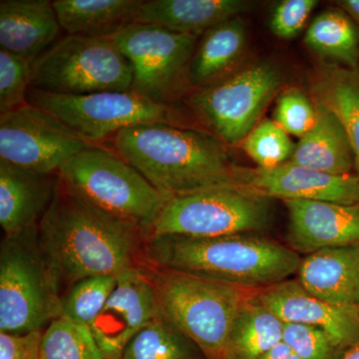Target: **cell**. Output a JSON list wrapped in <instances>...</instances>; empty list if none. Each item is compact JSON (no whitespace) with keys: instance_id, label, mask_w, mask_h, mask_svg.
Here are the masks:
<instances>
[{"instance_id":"1","label":"cell","mask_w":359,"mask_h":359,"mask_svg":"<svg viewBox=\"0 0 359 359\" xmlns=\"http://www.w3.org/2000/svg\"><path fill=\"white\" fill-rule=\"evenodd\" d=\"M58 176V175H57ZM139 231L78 200L57 182L39 224L42 254L59 283L122 275L138 268Z\"/></svg>"},{"instance_id":"2","label":"cell","mask_w":359,"mask_h":359,"mask_svg":"<svg viewBox=\"0 0 359 359\" xmlns=\"http://www.w3.org/2000/svg\"><path fill=\"white\" fill-rule=\"evenodd\" d=\"M109 141L114 152L170 197L240 186L241 169L214 134L159 123L123 129Z\"/></svg>"},{"instance_id":"3","label":"cell","mask_w":359,"mask_h":359,"mask_svg":"<svg viewBox=\"0 0 359 359\" xmlns=\"http://www.w3.org/2000/svg\"><path fill=\"white\" fill-rule=\"evenodd\" d=\"M145 257L155 269L263 290L297 273L302 259L290 248L248 233L215 238L150 237Z\"/></svg>"},{"instance_id":"4","label":"cell","mask_w":359,"mask_h":359,"mask_svg":"<svg viewBox=\"0 0 359 359\" xmlns=\"http://www.w3.org/2000/svg\"><path fill=\"white\" fill-rule=\"evenodd\" d=\"M61 185L92 209L149 238L171 199L112 149L91 144L58 171Z\"/></svg>"},{"instance_id":"5","label":"cell","mask_w":359,"mask_h":359,"mask_svg":"<svg viewBox=\"0 0 359 359\" xmlns=\"http://www.w3.org/2000/svg\"><path fill=\"white\" fill-rule=\"evenodd\" d=\"M154 285L159 318L179 330L207 359H223L236 316L259 290L156 269Z\"/></svg>"},{"instance_id":"6","label":"cell","mask_w":359,"mask_h":359,"mask_svg":"<svg viewBox=\"0 0 359 359\" xmlns=\"http://www.w3.org/2000/svg\"><path fill=\"white\" fill-rule=\"evenodd\" d=\"M60 283L40 249L39 226L4 238L0 252V332L28 334L62 316Z\"/></svg>"},{"instance_id":"7","label":"cell","mask_w":359,"mask_h":359,"mask_svg":"<svg viewBox=\"0 0 359 359\" xmlns=\"http://www.w3.org/2000/svg\"><path fill=\"white\" fill-rule=\"evenodd\" d=\"M27 102L93 144H100L123 129L139 125L162 123L187 127L185 118L173 105L155 102L131 90L65 95L32 87Z\"/></svg>"},{"instance_id":"8","label":"cell","mask_w":359,"mask_h":359,"mask_svg":"<svg viewBox=\"0 0 359 359\" xmlns=\"http://www.w3.org/2000/svg\"><path fill=\"white\" fill-rule=\"evenodd\" d=\"M132 83L131 65L111 37L67 34L32 66V88L50 93L130 91Z\"/></svg>"},{"instance_id":"9","label":"cell","mask_w":359,"mask_h":359,"mask_svg":"<svg viewBox=\"0 0 359 359\" xmlns=\"http://www.w3.org/2000/svg\"><path fill=\"white\" fill-rule=\"evenodd\" d=\"M269 199L238 185L175 196L149 238H215L261 231L269 223Z\"/></svg>"},{"instance_id":"10","label":"cell","mask_w":359,"mask_h":359,"mask_svg":"<svg viewBox=\"0 0 359 359\" xmlns=\"http://www.w3.org/2000/svg\"><path fill=\"white\" fill-rule=\"evenodd\" d=\"M110 37L131 65V91L172 105L192 87L190 65L197 37L144 23H132Z\"/></svg>"},{"instance_id":"11","label":"cell","mask_w":359,"mask_h":359,"mask_svg":"<svg viewBox=\"0 0 359 359\" xmlns=\"http://www.w3.org/2000/svg\"><path fill=\"white\" fill-rule=\"evenodd\" d=\"M280 85L276 66L259 63L195 90L188 103L195 115L226 145L243 143Z\"/></svg>"},{"instance_id":"12","label":"cell","mask_w":359,"mask_h":359,"mask_svg":"<svg viewBox=\"0 0 359 359\" xmlns=\"http://www.w3.org/2000/svg\"><path fill=\"white\" fill-rule=\"evenodd\" d=\"M91 144L30 103L0 115V161L32 173L57 174Z\"/></svg>"},{"instance_id":"13","label":"cell","mask_w":359,"mask_h":359,"mask_svg":"<svg viewBox=\"0 0 359 359\" xmlns=\"http://www.w3.org/2000/svg\"><path fill=\"white\" fill-rule=\"evenodd\" d=\"M157 316L152 280L138 266L118 276L112 294L90 330L106 358L120 359L135 335Z\"/></svg>"},{"instance_id":"14","label":"cell","mask_w":359,"mask_h":359,"mask_svg":"<svg viewBox=\"0 0 359 359\" xmlns=\"http://www.w3.org/2000/svg\"><path fill=\"white\" fill-rule=\"evenodd\" d=\"M240 186L266 198L358 204V175H334L294 163L271 169H241Z\"/></svg>"},{"instance_id":"15","label":"cell","mask_w":359,"mask_h":359,"mask_svg":"<svg viewBox=\"0 0 359 359\" xmlns=\"http://www.w3.org/2000/svg\"><path fill=\"white\" fill-rule=\"evenodd\" d=\"M289 211L287 242L295 252L313 254L335 248L359 247V203L283 201Z\"/></svg>"},{"instance_id":"16","label":"cell","mask_w":359,"mask_h":359,"mask_svg":"<svg viewBox=\"0 0 359 359\" xmlns=\"http://www.w3.org/2000/svg\"><path fill=\"white\" fill-rule=\"evenodd\" d=\"M257 299L283 323L321 328L344 348L359 341V311L344 308L311 294L297 280L259 290Z\"/></svg>"},{"instance_id":"17","label":"cell","mask_w":359,"mask_h":359,"mask_svg":"<svg viewBox=\"0 0 359 359\" xmlns=\"http://www.w3.org/2000/svg\"><path fill=\"white\" fill-rule=\"evenodd\" d=\"M57 182V174L32 173L0 161V224L6 238L39 226Z\"/></svg>"},{"instance_id":"18","label":"cell","mask_w":359,"mask_h":359,"mask_svg":"<svg viewBox=\"0 0 359 359\" xmlns=\"http://www.w3.org/2000/svg\"><path fill=\"white\" fill-rule=\"evenodd\" d=\"M61 29L53 1H0V47L4 50L34 63L53 45Z\"/></svg>"},{"instance_id":"19","label":"cell","mask_w":359,"mask_h":359,"mask_svg":"<svg viewBox=\"0 0 359 359\" xmlns=\"http://www.w3.org/2000/svg\"><path fill=\"white\" fill-rule=\"evenodd\" d=\"M299 283L318 299L344 308L359 306V247L309 254L297 269Z\"/></svg>"},{"instance_id":"20","label":"cell","mask_w":359,"mask_h":359,"mask_svg":"<svg viewBox=\"0 0 359 359\" xmlns=\"http://www.w3.org/2000/svg\"><path fill=\"white\" fill-rule=\"evenodd\" d=\"M250 4L243 0H143L135 23L198 39L219 23L237 18Z\"/></svg>"},{"instance_id":"21","label":"cell","mask_w":359,"mask_h":359,"mask_svg":"<svg viewBox=\"0 0 359 359\" xmlns=\"http://www.w3.org/2000/svg\"><path fill=\"white\" fill-rule=\"evenodd\" d=\"M313 126L295 146L289 162L334 175L353 174L354 159L346 128L325 103L316 104Z\"/></svg>"},{"instance_id":"22","label":"cell","mask_w":359,"mask_h":359,"mask_svg":"<svg viewBox=\"0 0 359 359\" xmlns=\"http://www.w3.org/2000/svg\"><path fill=\"white\" fill-rule=\"evenodd\" d=\"M143 0H54L61 28L68 35L110 37L135 23Z\"/></svg>"},{"instance_id":"23","label":"cell","mask_w":359,"mask_h":359,"mask_svg":"<svg viewBox=\"0 0 359 359\" xmlns=\"http://www.w3.org/2000/svg\"><path fill=\"white\" fill-rule=\"evenodd\" d=\"M245 41V25L238 18L208 30L191 61V86L203 89L224 79L244 50Z\"/></svg>"},{"instance_id":"24","label":"cell","mask_w":359,"mask_h":359,"mask_svg":"<svg viewBox=\"0 0 359 359\" xmlns=\"http://www.w3.org/2000/svg\"><path fill=\"white\" fill-rule=\"evenodd\" d=\"M283 321L257 294L238 311L224 344L223 359H261L283 341Z\"/></svg>"},{"instance_id":"25","label":"cell","mask_w":359,"mask_h":359,"mask_svg":"<svg viewBox=\"0 0 359 359\" xmlns=\"http://www.w3.org/2000/svg\"><path fill=\"white\" fill-rule=\"evenodd\" d=\"M314 90L318 101L334 111L344 124L359 178V69L327 66Z\"/></svg>"},{"instance_id":"26","label":"cell","mask_w":359,"mask_h":359,"mask_svg":"<svg viewBox=\"0 0 359 359\" xmlns=\"http://www.w3.org/2000/svg\"><path fill=\"white\" fill-rule=\"evenodd\" d=\"M304 42L316 53L359 69V27L342 9H327L318 14L309 25Z\"/></svg>"},{"instance_id":"27","label":"cell","mask_w":359,"mask_h":359,"mask_svg":"<svg viewBox=\"0 0 359 359\" xmlns=\"http://www.w3.org/2000/svg\"><path fill=\"white\" fill-rule=\"evenodd\" d=\"M42 359H107L89 327L65 316L56 318L42 335Z\"/></svg>"},{"instance_id":"28","label":"cell","mask_w":359,"mask_h":359,"mask_svg":"<svg viewBox=\"0 0 359 359\" xmlns=\"http://www.w3.org/2000/svg\"><path fill=\"white\" fill-rule=\"evenodd\" d=\"M188 341L185 335L157 316L135 335L120 359H190Z\"/></svg>"},{"instance_id":"29","label":"cell","mask_w":359,"mask_h":359,"mask_svg":"<svg viewBox=\"0 0 359 359\" xmlns=\"http://www.w3.org/2000/svg\"><path fill=\"white\" fill-rule=\"evenodd\" d=\"M118 276H101L84 278L72 285L62 301V316L91 327L112 294Z\"/></svg>"},{"instance_id":"30","label":"cell","mask_w":359,"mask_h":359,"mask_svg":"<svg viewBox=\"0 0 359 359\" xmlns=\"http://www.w3.org/2000/svg\"><path fill=\"white\" fill-rule=\"evenodd\" d=\"M242 144L245 152L261 169H271L289 162L297 146L289 134L273 120L259 123Z\"/></svg>"},{"instance_id":"31","label":"cell","mask_w":359,"mask_h":359,"mask_svg":"<svg viewBox=\"0 0 359 359\" xmlns=\"http://www.w3.org/2000/svg\"><path fill=\"white\" fill-rule=\"evenodd\" d=\"M283 342L299 359H340L347 349L321 328L283 323Z\"/></svg>"},{"instance_id":"32","label":"cell","mask_w":359,"mask_h":359,"mask_svg":"<svg viewBox=\"0 0 359 359\" xmlns=\"http://www.w3.org/2000/svg\"><path fill=\"white\" fill-rule=\"evenodd\" d=\"M32 61L0 49V112H9L27 102L32 82Z\"/></svg>"},{"instance_id":"33","label":"cell","mask_w":359,"mask_h":359,"mask_svg":"<svg viewBox=\"0 0 359 359\" xmlns=\"http://www.w3.org/2000/svg\"><path fill=\"white\" fill-rule=\"evenodd\" d=\"M316 118V105L299 90H285L278 97L273 121L287 134L302 138L313 126Z\"/></svg>"},{"instance_id":"34","label":"cell","mask_w":359,"mask_h":359,"mask_svg":"<svg viewBox=\"0 0 359 359\" xmlns=\"http://www.w3.org/2000/svg\"><path fill=\"white\" fill-rule=\"evenodd\" d=\"M318 6L316 0H285L276 7L271 29L278 39H292L299 34L309 14Z\"/></svg>"},{"instance_id":"35","label":"cell","mask_w":359,"mask_h":359,"mask_svg":"<svg viewBox=\"0 0 359 359\" xmlns=\"http://www.w3.org/2000/svg\"><path fill=\"white\" fill-rule=\"evenodd\" d=\"M43 332L0 334V359H42Z\"/></svg>"},{"instance_id":"36","label":"cell","mask_w":359,"mask_h":359,"mask_svg":"<svg viewBox=\"0 0 359 359\" xmlns=\"http://www.w3.org/2000/svg\"><path fill=\"white\" fill-rule=\"evenodd\" d=\"M261 359H299L292 351H290V347L285 346L283 342H280L278 346L273 347L271 351H269L266 355L263 356Z\"/></svg>"},{"instance_id":"37","label":"cell","mask_w":359,"mask_h":359,"mask_svg":"<svg viewBox=\"0 0 359 359\" xmlns=\"http://www.w3.org/2000/svg\"><path fill=\"white\" fill-rule=\"evenodd\" d=\"M339 4L342 11H346L359 25V0H342Z\"/></svg>"},{"instance_id":"38","label":"cell","mask_w":359,"mask_h":359,"mask_svg":"<svg viewBox=\"0 0 359 359\" xmlns=\"http://www.w3.org/2000/svg\"><path fill=\"white\" fill-rule=\"evenodd\" d=\"M340 359H359V341L349 347Z\"/></svg>"},{"instance_id":"39","label":"cell","mask_w":359,"mask_h":359,"mask_svg":"<svg viewBox=\"0 0 359 359\" xmlns=\"http://www.w3.org/2000/svg\"><path fill=\"white\" fill-rule=\"evenodd\" d=\"M358 311H359V306H358Z\"/></svg>"}]
</instances>
